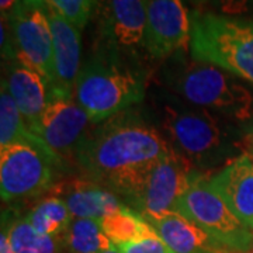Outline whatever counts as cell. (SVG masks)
<instances>
[{"label":"cell","instance_id":"cell-30","mask_svg":"<svg viewBox=\"0 0 253 253\" xmlns=\"http://www.w3.org/2000/svg\"><path fill=\"white\" fill-rule=\"evenodd\" d=\"M252 231H253V225H252Z\"/></svg>","mask_w":253,"mask_h":253},{"label":"cell","instance_id":"cell-7","mask_svg":"<svg viewBox=\"0 0 253 253\" xmlns=\"http://www.w3.org/2000/svg\"><path fill=\"white\" fill-rule=\"evenodd\" d=\"M200 173L183 156L170 149L169 154L128 183L117 196L126 207L149 222L176 212L183 194Z\"/></svg>","mask_w":253,"mask_h":253},{"label":"cell","instance_id":"cell-14","mask_svg":"<svg viewBox=\"0 0 253 253\" xmlns=\"http://www.w3.org/2000/svg\"><path fill=\"white\" fill-rule=\"evenodd\" d=\"M46 16L54 40V94L73 97L75 84L82 69V30L48 7Z\"/></svg>","mask_w":253,"mask_h":253},{"label":"cell","instance_id":"cell-28","mask_svg":"<svg viewBox=\"0 0 253 253\" xmlns=\"http://www.w3.org/2000/svg\"><path fill=\"white\" fill-rule=\"evenodd\" d=\"M100 253H121V252H120L117 248H116V246L113 245V246H111L110 249H106V251H103V252H100Z\"/></svg>","mask_w":253,"mask_h":253},{"label":"cell","instance_id":"cell-27","mask_svg":"<svg viewBox=\"0 0 253 253\" xmlns=\"http://www.w3.org/2000/svg\"><path fill=\"white\" fill-rule=\"evenodd\" d=\"M0 253H13V249L10 246L9 239H7V235L1 231L0 234Z\"/></svg>","mask_w":253,"mask_h":253},{"label":"cell","instance_id":"cell-25","mask_svg":"<svg viewBox=\"0 0 253 253\" xmlns=\"http://www.w3.org/2000/svg\"><path fill=\"white\" fill-rule=\"evenodd\" d=\"M215 13L232 17H242L253 11V0H210Z\"/></svg>","mask_w":253,"mask_h":253},{"label":"cell","instance_id":"cell-5","mask_svg":"<svg viewBox=\"0 0 253 253\" xmlns=\"http://www.w3.org/2000/svg\"><path fill=\"white\" fill-rule=\"evenodd\" d=\"M190 56L253 84V18L193 11Z\"/></svg>","mask_w":253,"mask_h":253},{"label":"cell","instance_id":"cell-3","mask_svg":"<svg viewBox=\"0 0 253 253\" xmlns=\"http://www.w3.org/2000/svg\"><path fill=\"white\" fill-rule=\"evenodd\" d=\"M180 54L166 59L161 87L186 103L211 113L248 131L253 126V90L242 79L211 63L184 59Z\"/></svg>","mask_w":253,"mask_h":253},{"label":"cell","instance_id":"cell-1","mask_svg":"<svg viewBox=\"0 0 253 253\" xmlns=\"http://www.w3.org/2000/svg\"><path fill=\"white\" fill-rule=\"evenodd\" d=\"M169 152L145 106H135L93 124L72 159L79 176L118 194Z\"/></svg>","mask_w":253,"mask_h":253},{"label":"cell","instance_id":"cell-9","mask_svg":"<svg viewBox=\"0 0 253 253\" xmlns=\"http://www.w3.org/2000/svg\"><path fill=\"white\" fill-rule=\"evenodd\" d=\"M94 13L99 49L144 66L146 0H96Z\"/></svg>","mask_w":253,"mask_h":253},{"label":"cell","instance_id":"cell-21","mask_svg":"<svg viewBox=\"0 0 253 253\" xmlns=\"http://www.w3.org/2000/svg\"><path fill=\"white\" fill-rule=\"evenodd\" d=\"M24 217L40 234L54 238L62 235L73 219L66 204L54 196L40 200Z\"/></svg>","mask_w":253,"mask_h":253},{"label":"cell","instance_id":"cell-12","mask_svg":"<svg viewBox=\"0 0 253 253\" xmlns=\"http://www.w3.org/2000/svg\"><path fill=\"white\" fill-rule=\"evenodd\" d=\"M91 126L87 113L75 97L55 94L42 114L27 126L49 149L65 159L72 158Z\"/></svg>","mask_w":253,"mask_h":253},{"label":"cell","instance_id":"cell-26","mask_svg":"<svg viewBox=\"0 0 253 253\" xmlns=\"http://www.w3.org/2000/svg\"><path fill=\"white\" fill-rule=\"evenodd\" d=\"M23 0H0V10H1V17L7 18L17 9L18 4L21 3Z\"/></svg>","mask_w":253,"mask_h":253},{"label":"cell","instance_id":"cell-24","mask_svg":"<svg viewBox=\"0 0 253 253\" xmlns=\"http://www.w3.org/2000/svg\"><path fill=\"white\" fill-rule=\"evenodd\" d=\"M121 253H173L159 235L144 238L128 244L114 245Z\"/></svg>","mask_w":253,"mask_h":253},{"label":"cell","instance_id":"cell-23","mask_svg":"<svg viewBox=\"0 0 253 253\" xmlns=\"http://www.w3.org/2000/svg\"><path fill=\"white\" fill-rule=\"evenodd\" d=\"M46 7L65 17L75 27L83 30L94 13L96 0H42Z\"/></svg>","mask_w":253,"mask_h":253},{"label":"cell","instance_id":"cell-10","mask_svg":"<svg viewBox=\"0 0 253 253\" xmlns=\"http://www.w3.org/2000/svg\"><path fill=\"white\" fill-rule=\"evenodd\" d=\"M6 20L14 38L18 59L38 71L54 86V40L45 3L42 0H23Z\"/></svg>","mask_w":253,"mask_h":253},{"label":"cell","instance_id":"cell-16","mask_svg":"<svg viewBox=\"0 0 253 253\" xmlns=\"http://www.w3.org/2000/svg\"><path fill=\"white\" fill-rule=\"evenodd\" d=\"M210 184L244 224L253 225V162L246 154L238 156L218 172Z\"/></svg>","mask_w":253,"mask_h":253},{"label":"cell","instance_id":"cell-19","mask_svg":"<svg viewBox=\"0 0 253 253\" xmlns=\"http://www.w3.org/2000/svg\"><path fill=\"white\" fill-rule=\"evenodd\" d=\"M61 253H100L113 246L97 219L73 218L58 238Z\"/></svg>","mask_w":253,"mask_h":253},{"label":"cell","instance_id":"cell-4","mask_svg":"<svg viewBox=\"0 0 253 253\" xmlns=\"http://www.w3.org/2000/svg\"><path fill=\"white\" fill-rule=\"evenodd\" d=\"M148 69L103 49L82 63L73 97L93 124L144 104Z\"/></svg>","mask_w":253,"mask_h":253},{"label":"cell","instance_id":"cell-2","mask_svg":"<svg viewBox=\"0 0 253 253\" xmlns=\"http://www.w3.org/2000/svg\"><path fill=\"white\" fill-rule=\"evenodd\" d=\"M145 109L176 154L201 173L218 172L244 155V129L194 107L163 87L148 90Z\"/></svg>","mask_w":253,"mask_h":253},{"label":"cell","instance_id":"cell-15","mask_svg":"<svg viewBox=\"0 0 253 253\" xmlns=\"http://www.w3.org/2000/svg\"><path fill=\"white\" fill-rule=\"evenodd\" d=\"M1 84L9 90L27 126L42 114L55 96L51 83L20 59L6 62V76Z\"/></svg>","mask_w":253,"mask_h":253},{"label":"cell","instance_id":"cell-17","mask_svg":"<svg viewBox=\"0 0 253 253\" xmlns=\"http://www.w3.org/2000/svg\"><path fill=\"white\" fill-rule=\"evenodd\" d=\"M173 253H234L179 212L149 221Z\"/></svg>","mask_w":253,"mask_h":253},{"label":"cell","instance_id":"cell-20","mask_svg":"<svg viewBox=\"0 0 253 253\" xmlns=\"http://www.w3.org/2000/svg\"><path fill=\"white\" fill-rule=\"evenodd\" d=\"M103 232L113 245L128 244L158 235L152 225L131 208L124 207L99 219Z\"/></svg>","mask_w":253,"mask_h":253},{"label":"cell","instance_id":"cell-8","mask_svg":"<svg viewBox=\"0 0 253 253\" xmlns=\"http://www.w3.org/2000/svg\"><path fill=\"white\" fill-rule=\"evenodd\" d=\"M176 212L234 253L253 251V231L232 212L210 184V174L200 173L186 190Z\"/></svg>","mask_w":253,"mask_h":253},{"label":"cell","instance_id":"cell-31","mask_svg":"<svg viewBox=\"0 0 253 253\" xmlns=\"http://www.w3.org/2000/svg\"><path fill=\"white\" fill-rule=\"evenodd\" d=\"M249 253H253V251H252V252H249Z\"/></svg>","mask_w":253,"mask_h":253},{"label":"cell","instance_id":"cell-6","mask_svg":"<svg viewBox=\"0 0 253 253\" xmlns=\"http://www.w3.org/2000/svg\"><path fill=\"white\" fill-rule=\"evenodd\" d=\"M66 161L40 138L0 148V197L3 203L49 193L62 179Z\"/></svg>","mask_w":253,"mask_h":253},{"label":"cell","instance_id":"cell-18","mask_svg":"<svg viewBox=\"0 0 253 253\" xmlns=\"http://www.w3.org/2000/svg\"><path fill=\"white\" fill-rule=\"evenodd\" d=\"M1 231L7 235L13 253H61L58 238L40 234L26 217L3 212Z\"/></svg>","mask_w":253,"mask_h":253},{"label":"cell","instance_id":"cell-13","mask_svg":"<svg viewBox=\"0 0 253 253\" xmlns=\"http://www.w3.org/2000/svg\"><path fill=\"white\" fill-rule=\"evenodd\" d=\"M49 194L62 200L73 218L99 221L126 207L116 193L82 176L61 179Z\"/></svg>","mask_w":253,"mask_h":253},{"label":"cell","instance_id":"cell-22","mask_svg":"<svg viewBox=\"0 0 253 253\" xmlns=\"http://www.w3.org/2000/svg\"><path fill=\"white\" fill-rule=\"evenodd\" d=\"M37 136L28 129L27 124L9 90L1 84L0 93V148L20 142L33 141Z\"/></svg>","mask_w":253,"mask_h":253},{"label":"cell","instance_id":"cell-11","mask_svg":"<svg viewBox=\"0 0 253 253\" xmlns=\"http://www.w3.org/2000/svg\"><path fill=\"white\" fill-rule=\"evenodd\" d=\"M191 18L183 0H146L145 49L149 59L166 61L190 45Z\"/></svg>","mask_w":253,"mask_h":253},{"label":"cell","instance_id":"cell-29","mask_svg":"<svg viewBox=\"0 0 253 253\" xmlns=\"http://www.w3.org/2000/svg\"><path fill=\"white\" fill-rule=\"evenodd\" d=\"M193 4H196V6H203V4H206L207 1H210V0H190Z\"/></svg>","mask_w":253,"mask_h":253}]
</instances>
